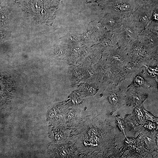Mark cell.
<instances>
[{
  "instance_id": "8",
  "label": "cell",
  "mask_w": 158,
  "mask_h": 158,
  "mask_svg": "<svg viewBox=\"0 0 158 158\" xmlns=\"http://www.w3.org/2000/svg\"><path fill=\"white\" fill-rule=\"evenodd\" d=\"M54 147V157H73L75 154V148L72 144L65 141Z\"/></svg>"
},
{
  "instance_id": "9",
  "label": "cell",
  "mask_w": 158,
  "mask_h": 158,
  "mask_svg": "<svg viewBox=\"0 0 158 158\" xmlns=\"http://www.w3.org/2000/svg\"><path fill=\"white\" fill-rule=\"evenodd\" d=\"M101 19V23L107 30L113 31L121 25L122 18L112 13H106Z\"/></svg>"
},
{
  "instance_id": "12",
  "label": "cell",
  "mask_w": 158,
  "mask_h": 158,
  "mask_svg": "<svg viewBox=\"0 0 158 158\" xmlns=\"http://www.w3.org/2000/svg\"><path fill=\"white\" fill-rule=\"evenodd\" d=\"M79 112L75 109L68 110L65 116V121L69 124L74 123L79 117Z\"/></svg>"
},
{
  "instance_id": "13",
  "label": "cell",
  "mask_w": 158,
  "mask_h": 158,
  "mask_svg": "<svg viewBox=\"0 0 158 158\" xmlns=\"http://www.w3.org/2000/svg\"><path fill=\"white\" fill-rule=\"evenodd\" d=\"M55 131L54 138L56 141L61 142L66 140L68 134L63 126L57 128Z\"/></svg>"
},
{
  "instance_id": "11",
  "label": "cell",
  "mask_w": 158,
  "mask_h": 158,
  "mask_svg": "<svg viewBox=\"0 0 158 158\" xmlns=\"http://www.w3.org/2000/svg\"><path fill=\"white\" fill-rule=\"evenodd\" d=\"M131 85L132 86L131 87H150L145 80L143 75L140 73H138L134 77Z\"/></svg>"
},
{
  "instance_id": "6",
  "label": "cell",
  "mask_w": 158,
  "mask_h": 158,
  "mask_svg": "<svg viewBox=\"0 0 158 158\" xmlns=\"http://www.w3.org/2000/svg\"><path fill=\"white\" fill-rule=\"evenodd\" d=\"M13 90V84L11 80L0 72V106L5 105L10 102Z\"/></svg>"
},
{
  "instance_id": "3",
  "label": "cell",
  "mask_w": 158,
  "mask_h": 158,
  "mask_svg": "<svg viewBox=\"0 0 158 158\" xmlns=\"http://www.w3.org/2000/svg\"><path fill=\"white\" fill-rule=\"evenodd\" d=\"M136 5L128 0H113L106 8V13L116 14L123 18L131 15L135 10Z\"/></svg>"
},
{
  "instance_id": "14",
  "label": "cell",
  "mask_w": 158,
  "mask_h": 158,
  "mask_svg": "<svg viewBox=\"0 0 158 158\" xmlns=\"http://www.w3.org/2000/svg\"><path fill=\"white\" fill-rule=\"evenodd\" d=\"M147 74L152 78L158 81V68L157 66H151L144 65Z\"/></svg>"
},
{
  "instance_id": "16",
  "label": "cell",
  "mask_w": 158,
  "mask_h": 158,
  "mask_svg": "<svg viewBox=\"0 0 158 158\" xmlns=\"http://www.w3.org/2000/svg\"><path fill=\"white\" fill-rule=\"evenodd\" d=\"M116 92H112L109 95V99L110 102L114 104H117L119 102V99Z\"/></svg>"
},
{
  "instance_id": "7",
  "label": "cell",
  "mask_w": 158,
  "mask_h": 158,
  "mask_svg": "<svg viewBox=\"0 0 158 158\" xmlns=\"http://www.w3.org/2000/svg\"><path fill=\"white\" fill-rule=\"evenodd\" d=\"M99 42L98 47L104 51L118 47L117 40L113 31L107 29L102 35Z\"/></svg>"
},
{
  "instance_id": "2",
  "label": "cell",
  "mask_w": 158,
  "mask_h": 158,
  "mask_svg": "<svg viewBox=\"0 0 158 158\" xmlns=\"http://www.w3.org/2000/svg\"><path fill=\"white\" fill-rule=\"evenodd\" d=\"M119 47L126 49L136 39L140 33L131 16L122 18L121 26L113 31Z\"/></svg>"
},
{
  "instance_id": "4",
  "label": "cell",
  "mask_w": 158,
  "mask_h": 158,
  "mask_svg": "<svg viewBox=\"0 0 158 158\" xmlns=\"http://www.w3.org/2000/svg\"><path fill=\"white\" fill-rule=\"evenodd\" d=\"M107 61L114 68L122 69L131 62L126 50L119 47L104 51Z\"/></svg>"
},
{
  "instance_id": "15",
  "label": "cell",
  "mask_w": 158,
  "mask_h": 158,
  "mask_svg": "<svg viewBox=\"0 0 158 158\" xmlns=\"http://www.w3.org/2000/svg\"><path fill=\"white\" fill-rule=\"evenodd\" d=\"M158 21L150 19L145 29L150 30L153 32L158 34Z\"/></svg>"
},
{
  "instance_id": "10",
  "label": "cell",
  "mask_w": 158,
  "mask_h": 158,
  "mask_svg": "<svg viewBox=\"0 0 158 158\" xmlns=\"http://www.w3.org/2000/svg\"><path fill=\"white\" fill-rule=\"evenodd\" d=\"M158 34L145 29L139 33L137 39L147 46L153 48H158Z\"/></svg>"
},
{
  "instance_id": "5",
  "label": "cell",
  "mask_w": 158,
  "mask_h": 158,
  "mask_svg": "<svg viewBox=\"0 0 158 158\" xmlns=\"http://www.w3.org/2000/svg\"><path fill=\"white\" fill-rule=\"evenodd\" d=\"M155 8L151 7L137 8L131 14L134 23L140 33L144 29L150 20Z\"/></svg>"
},
{
  "instance_id": "1",
  "label": "cell",
  "mask_w": 158,
  "mask_h": 158,
  "mask_svg": "<svg viewBox=\"0 0 158 158\" xmlns=\"http://www.w3.org/2000/svg\"><path fill=\"white\" fill-rule=\"evenodd\" d=\"M131 62L139 65L157 63L158 48H153L140 42L137 38L126 49Z\"/></svg>"
}]
</instances>
